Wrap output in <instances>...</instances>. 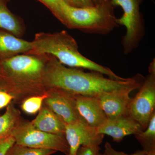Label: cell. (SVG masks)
Returning <instances> with one entry per match:
<instances>
[{
	"label": "cell",
	"mask_w": 155,
	"mask_h": 155,
	"mask_svg": "<svg viewBox=\"0 0 155 155\" xmlns=\"http://www.w3.org/2000/svg\"><path fill=\"white\" fill-rule=\"evenodd\" d=\"M60 91L46 100L51 110L66 124L81 119L75 109L73 95Z\"/></svg>",
	"instance_id": "obj_11"
},
{
	"label": "cell",
	"mask_w": 155,
	"mask_h": 155,
	"mask_svg": "<svg viewBox=\"0 0 155 155\" xmlns=\"http://www.w3.org/2000/svg\"><path fill=\"white\" fill-rule=\"evenodd\" d=\"M104 153L106 155H146L143 150H138L132 154H127L122 152L118 151L114 149L109 142H106L105 145Z\"/></svg>",
	"instance_id": "obj_22"
},
{
	"label": "cell",
	"mask_w": 155,
	"mask_h": 155,
	"mask_svg": "<svg viewBox=\"0 0 155 155\" xmlns=\"http://www.w3.org/2000/svg\"><path fill=\"white\" fill-rule=\"evenodd\" d=\"M15 117L11 108L0 116V140L8 136V134L14 127Z\"/></svg>",
	"instance_id": "obj_18"
},
{
	"label": "cell",
	"mask_w": 155,
	"mask_h": 155,
	"mask_svg": "<svg viewBox=\"0 0 155 155\" xmlns=\"http://www.w3.org/2000/svg\"><path fill=\"white\" fill-rule=\"evenodd\" d=\"M29 52L51 55L63 65L71 68L88 69L107 75L114 80L126 79L116 75L110 68L97 64L81 54L75 40L64 31L53 34H38L32 42V49Z\"/></svg>",
	"instance_id": "obj_2"
},
{
	"label": "cell",
	"mask_w": 155,
	"mask_h": 155,
	"mask_svg": "<svg viewBox=\"0 0 155 155\" xmlns=\"http://www.w3.org/2000/svg\"><path fill=\"white\" fill-rule=\"evenodd\" d=\"M43 100V97H34L29 98L22 104V110L26 114H35L40 110Z\"/></svg>",
	"instance_id": "obj_19"
},
{
	"label": "cell",
	"mask_w": 155,
	"mask_h": 155,
	"mask_svg": "<svg viewBox=\"0 0 155 155\" xmlns=\"http://www.w3.org/2000/svg\"><path fill=\"white\" fill-rule=\"evenodd\" d=\"M15 143V140L11 135L0 140V155H6L10 148Z\"/></svg>",
	"instance_id": "obj_21"
},
{
	"label": "cell",
	"mask_w": 155,
	"mask_h": 155,
	"mask_svg": "<svg viewBox=\"0 0 155 155\" xmlns=\"http://www.w3.org/2000/svg\"><path fill=\"white\" fill-rule=\"evenodd\" d=\"M142 1L111 0L114 7L120 6L123 11L122 17L117 21L119 25H123L126 28L122 41L123 52L126 55L137 48L145 34L144 20L140 10Z\"/></svg>",
	"instance_id": "obj_4"
},
{
	"label": "cell",
	"mask_w": 155,
	"mask_h": 155,
	"mask_svg": "<svg viewBox=\"0 0 155 155\" xmlns=\"http://www.w3.org/2000/svg\"><path fill=\"white\" fill-rule=\"evenodd\" d=\"M149 72L150 73H155V61L154 59L152 62L150 64L149 67Z\"/></svg>",
	"instance_id": "obj_26"
},
{
	"label": "cell",
	"mask_w": 155,
	"mask_h": 155,
	"mask_svg": "<svg viewBox=\"0 0 155 155\" xmlns=\"http://www.w3.org/2000/svg\"><path fill=\"white\" fill-rule=\"evenodd\" d=\"M41 131L53 134H65V123L51 110L43 109L31 122Z\"/></svg>",
	"instance_id": "obj_13"
},
{
	"label": "cell",
	"mask_w": 155,
	"mask_h": 155,
	"mask_svg": "<svg viewBox=\"0 0 155 155\" xmlns=\"http://www.w3.org/2000/svg\"><path fill=\"white\" fill-rule=\"evenodd\" d=\"M4 64L14 74L28 77L38 75L43 68L42 62L38 58L25 55L12 56L6 59Z\"/></svg>",
	"instance_id": "obj_12"
},
{
	"label": "cell",
	"mask_w": 155,
	"mask_h": 155,
	"mask_svg": "<svg viewBox=\"0 0 155 155\" xmlns=\"http://www.w3.org/2000/svg\"><path fill=\"white\" fill-rule=\"evenodd\" d=\"M145 130L135 134L136 139L141 145L145 152L155 150V113L153 114Z\"/></svg>",
	"instance_id": "obj_16"
},
{
	"label": "cell",
	"mask_w": 155,
	"mask_h": 155,
	"mask_svg": "<svg viewBox=\"0 0 155 155\" xmlns=\"http://www.w3.org/2000/svg\"><path fill=\"white\" fill-rule=\"evenodd\" d=\"M75 109L82 120L97 128L107 119L96 97L73 95Z\"/></svg>",
	"instance_id": "obj_10"
},
{
	"label": "cell",
	"mask_w": 155,
	"mask_h": 155,
	"mask_svg": "<svg viewBox=\"0 0 155 155\" xmlns=\"http://www.w3.org/2000/svg\"><path fill=\"white\" fill-rule=\"evenodd\" d=\"M97 155H105V154L104 153H100L99 152Z\"/></svg>",
	"instance_id": "obj_29"
},
{
	"label": "cell",
	"mask_w": 155,
	"mask_h": 155,
	"mask_svg": "<svg viewBox=\"0 0 155 155\" xmlns=\"http://www.w3.org/2000/svg\"><path fill=\"white\" fill-rule=\"evenodd\" d=\"M65 135L69 146V155H76L81 146L100 145L104 138V134L99 133L97 128L90 126L81 119L65 124Z\"/></svg>",
	"instance_id": "obj_7"
},
{
	"label": "cell",
	"mask_w": 155,
	"mask_h": 155,
	"mask_svg": "<svg viewBox=\"0 0 155 155\" xmlns=\"http://www.w3.org/2000/svg\"><path fill=\"white\" fill-rule=\"evenodd\" d=\"M50 9L57 17L59 11V5L62 1L67 3V0H39Z\"/></svg>",
	"instance_id": "obj_23"
},
{
	"label": "cell",
	"mask_w": 155,
	"mask_h": 155,
	"mask_svg": "<svg viewBox=\"0 0 155 155\" xmlns=\"http://www.w3.org/2000/svg\"><path fill=\"white\" fill-rule=\"evenodd\" d=\"M105 1H106V0H94V2L95 5H97V4H100V3H102L103 2H104Z\"/></svg>",
	"instance_id": "obj_28"
},
{
	"label": "cell",
	"mask_w": 155,
	"mask_h": 155,
	"mask_svg": "<svg viewBox=\"0 0 155 155\" xmlns=\"http://www.w3.org/2000/svg\"><path fill=\"white\" fill-rule=\"evenodd\" d=\"M111 0L87 8H77L65 1L59 5L57 18L70 28L87 33L107 35L119 26Z\"/></svg>",
	"instance_id": "obj_3"
},
{
	"label": "cell",
	"mask_w": 155,
	"mask_h": 155,
	"mask_svg": "<svg viewBox=\"0 0 155 155\" xmlns=\"http://www.w3.org/2000/svg\"><path fill=\"white\" fill-rule=\"evenodd\" d=\"M91 71L85 72L75 68H68L55 58L51 61L46 72V81L51 86L72 95L97 97L105 93L135 87L139 89L143 83L141 75L116 80Z\"/></svg>",
	"instance_id": "obj_1"
},
{
	"label": "cell",
	"mask_w": 155,
	"mask_h": 155,
	"mask_svg": "<svg viewBox=\"0 0 155 155\" xmlns=\"http://www.w3.org/2000/svg\"><path fill=\"white\" fill-rule=\"evenodd\" d=\"M145 153L146 155H155V150H153Z\"/></svg>",
	"instance_id": "obj_27"
},
{
	"label": "cell",
	"mask_w": 155,
	"mask_h": 155,
	"mask_svg": "<svg viewBox=\"0 0 155 155\" xmlns=\"http://www.w3.org/2000/svg\"><path fill=\"white\" fill-rule=\"evenodd\" d=\"M70 5L77 8H87L95 5L94 0H67Z\"/></svg>",
	"instance_id": "obj_24"
},
{
	"label": "cell",
	"mask_w": 155,
	"mask_h": 155,
	"mask_svg": "<svg viewBox=\"0 0 155 155\" xmlns=\"http://www.w3.org/2000/svg\"><path fill=\"white\" fill-rule=\"evenodd\" d=\"M101 150L98 145L81 146L78 150L76 155H97Z\"/></svg>",
	"instance_id": "obj_20"
},
{
	"label": "cell",
	"mask_w": 155,
	"mask_h": 155,
	"mask_svg": "<svg viewBox=\"0 0 155 155\" xmlns=\"http://www.w3.org/2000/svg\"><path fill=\"white\" fill-rule=\"evenodd\" d=\"M137 89L131 87L105 93L96 97L107 119H113L128 114L130 94Z\"/></svg>",
	"instance_id": "obj_8"
},
{
	"label": "cell",
	"mask_w": 155,
	"mask_h": 155,
	"mask_svg": "<svg viewBox=\"0 0 155 155\" xmlns=\"http://www.w3.org/2000/svg\"><path fill=\"white\" fill-rule=\"evenodd\" d=\"M56 152L53 150L32 148L15 143L6 155H50Z\"/></svg>",
	"instance_id": "obj_17"
},
{
	"label": "cell",
	"mask_w": 155,
	"mask_h": 155,
	"mask_svg": "<svg viewBox=\"0 0 155 155\" xmlns=\"http://www.w3.org/2000/svg\"><path fill=\"white\" fill-rule=\"evenodd\" d=\"M0 28L18 36L21 33V26L17 18L3 3L0 2Z\"/></svg>",
	"instance_id": "obj_15"
},
{
	"label": "cell",
	"mask_w": 155,
	"mask_h": 155,
	"mask_svg": "<svg viewBox=\"0 0 155 155\" xmlns=\"http://www.w3.org/2000/svg\"><path fill=\"white\" fill-rule=\"evenodd\" d=\"M97 130L101 134L110 136L116 142L122 141L125 137L135 135L143 130L140 124L128 114L114 119H107Z\"/></svg>",
	"instance_id": "obj_9"
},
{
	"label": "cell",
	"mask_w": 155,
	"mask_h": 155,
	"mask_svg": "<svg viewBox=\"0 0 155 155\" xmlns=\"http://www.w3.org/2000/svg\"><path fill=\"white\" fill-rule=\"evenodd\" d=\"M13 98L12 95L5 92L0 91V109L8 105Z\"/></svg>",
	"instance_id": "obj_25"
},
{
	"label": "cell",
	"mask_w": 155,
	"mask_h": 155,
	"mask_svg": "<svg viewBox=\"0 0 155 155\" xmlns=\"http://www.w3.org/2000/svg\"><path fill=\"white\" fill-rule=\"evenodd\" d=\"M15 143L32 148L53 150L69 155V147L64 135L41 131L31 123L21 125L11 132Z\"/></svg>",
	"instance_id": "obj_5"
},
{
	"label": "cell",
	"mask_w": 155,
	"mask_h": 155,
	"mask_svg": "<svg viewBox=\"0 0 155 155\" xmlns=\"http://www.w3.org/2000/svg\"><path fill=\"white\" fill-rule=\"evenodd\" d=\"M31 49L32 42L0 31V54L8 56L26 52L28 53Z\"/></svg>",
	"instance_id": "obj_14"
},
{
	"label": "cell",
	"mask_w": 155,
	"mask_h": 155,
	"mask_svg": "<svg viewBox=\"0 0 155 155\" xmlns=\"http://www.w3.org/2000/svg\"><path fill=\"white\" fill-rule=\"evenodd\" d=\"M155 73H150L137 94L131 99L128 114L138 122L144 130L155 113Z\"/></svg>",
	"instance_id": "obj_6"
}]
</instances>
